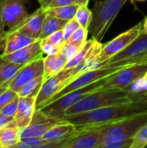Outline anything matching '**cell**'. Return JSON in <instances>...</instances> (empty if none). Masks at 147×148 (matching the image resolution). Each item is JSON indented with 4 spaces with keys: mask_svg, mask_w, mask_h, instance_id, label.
Listing matches in <instances>:
<instances>
[{
    "mask_svg": "<svg viewBox=\"0 0 147 148\" xmlns=\"http://www.w3.org/2000/svg\"><path fill=\"white\" fill-rule=\"evenodd\" d=\"M147 113V101L135 100L111 105L86 113L65 116L64 121L74 124L77 129L105 126L123 119Z\"/></svg>",
    "mask_w": 147,
    "mask_h": 148,
    "instance_id": "6da1fadb",
    "label": "cell"
},
{
    "mask_svg": "<svg viewBox=\"0 0 147 148\" xmlns=\"http://www.w3.org/2000/svg\"><path fill=\"white\" fill-rule=\"evenodd\" d=\"M132 101L134 100L132 99L130 95L125 89L101 88L89 94L69 108L66 111L65 116L86 113L101 108L125 103Z\"/></svg>",
    "mask_w": 147,
    "mask_h": 148,
    "instance_id": "7a4b0ae2",
    "label": "cell"
},
{
    "mask_svg": "<svg viewBox=\"0 0 147 148\" xmlns=\"http://www.w3.org/2000/svg\"><path fill=\"white\" fill-rule=\"evenodd\" d=\"M127 0H103L94 3L93 20L88 28L92 38L101 42Z\"/></svg>",
    "mask_w": 147,
    "mask_h": 148,
    "instance_id": "3957f363",
    "label": "cell"
},
{
    "mask_svg": "<svg viewBox=\"0 0 147 148\" xmlns=\"http://www.w3.org/2000/svg\"><path fill=\"white\" fill-rule=\"evenodd\" d=\"M146 123L147 113H145L106 125L103 133L102 148H109L116 142L133 140L138 131Z\"/></svg>",
    "mask_w": 147,
    "mask_h": 148,
    "instance_id": "277c9868",
    "label": "cell"
},
{
    "mask_svg": "<svg viewBox=\"0 0 147 148\" xmlns=\"http://www.w3.org/2000/svg\"><path fill=\"white\" fill-rule=\"evenodd\" d=\"M107 77L103 78V79H101L94 83H92L90 85H88L86 87L73 90V91L59 97L58 99H56L55 101H49V103H47L46 105H44L43 107L39 108V110L50 118L63 120V118L65 116V113L69 108H71L73 105H75L76 102H78L80 100L86 97L89 94L103 87L105 82L107 81Z\"/></svg>",
    "mask_w": 147,
    "mask_h": 148,
    "instance_id": "5b68a950",
    "label": "cell"
},
{
    "mask_svg": "<svg viewBox=\"0 0 147 148\" xmlns=\"http://www.w3.org/2000/svg\"><path fill=\"white\" fill-rule=\"evenodd\" d=\"M147 58V34L142 32L133 42L123 50L111 57L109 60L101 63L100 68L139 64Z\"/></svg>",
    "mask_w": 147,
    "mask_h": 148,
    "instance_id": "8992f818",
    "label": "cell"
},
{
    "mask_svg": "<svg viewBox=\"0 0 147 148\" xmlns=\"http://www.w3.org/2000/svg\"><path fill=\"white\" fill-rule=\"evenodd\" d=\"M126 67H129V66L128 65H121V66L102 67V68L94 69L85 71V72L80 74L75 78H74L66 87H64L58 94H56L49 101H55V100L58 99L59 97H61L73 90L86 87V86L94 83L103 78H107Z\"/></svg>",
    "mask_w": 147,
    "mask_h": 148,
    "instance_id": "52a82bcc",
    "label": "cell"
},
{
    "mask_svg": "<svg viewBox=\"0 0 147 148\" xmlns=\"http://www.w3.org/2000/svg\"><path fill=\"white\" fill-rule=\"evenodd\" d=\"M74 75V69H64L56 75L44 81L36 100V109L46 105L56 94H58L65 86L68 79Z\"/></svg>",
    "mask_w": 147,
    "mask_h": 148,
    "instance_id": "ba28073f",
    "label": "cell"
},
{
    "mask_svg": "<svg viewBox=\"0 0 147 148\" xmlns=\"http://www.w3.org/2000/svg\"><path fill=\"white\" fill-rule=\"evenodd\" d=\"M142 30L143 23H139L130 29L120 34L114 39L106 43L102 47V49L97 57L98 63L109 60L111 57L123 50L142 33Z\"/></svg>",
    "mask_w": 147,
    "mask_h": 148,
    "instance_id": "9c48e42d",
    "label": "cell"
},
{
    "mask_svg": "<svg viewBox=\"0 0 147 148\" xmlns=\"http://www.w3.org/2000/svg\"><path fill=\"white\" fill-rule=\"evenodd\" d=\"M105 126L78 129L77 134L68 140L62 148H102Z\"/></svg>",
    "mask_w": 147,
    "mask_h": 148,
    "instance_id": "30bf717a",
    "label": "cell"
},
{
    "mask_svg": "<svg viewBox=\"0 0 147 148\" xmlns=\"http://www.w3.org/2000/svg\"><path fill=\"white\" fill-rule=\"evenodd\" d=\"M28 0H0V11L4 27L14 28L23 23L29 16L26 9Z\"/></svg>",
    "mask_w": 147,
    "mask_h": 148,
    "instance_id": "8fae6325",
    "label": "cell"
},
{
    "mask_svg": "<svg viewBox=\"0 0 147 148\" xmlns=\"http://www.w3.org/2000/svg\"><path fill=\"white\" fill-rule=\"evenodd\" d=\"M147 71V64H136L126 67L107 77L103 88L125 89L136 80L142 78Z\"/></svg>",
    "mask_w": 147,
    "mask_h": 148,
    "instance_id": "7c38bea8",
    "label": "cell"
},
{
    "mask_svg": "<svg viewBox=\"0 0 147 148\" xmlns=\"http://www.w3.org/2000/svg\"><path fill=\"white\" fill-rule=\"evenodd\" d=\"M78 129L76 127L66 121H62L51 127L42 137L47 141L45 148H62V146L76 135Z\"/></svg>",
    "mask_w": 147,
    "mask_h": 148,
    "instance_id": "4fadbf2b",
    "label": "cell"
},
{
    "mask_svg": "<svg viewBox=\"0 0 147 148\" xmlns=\"http://www.w3.org/2000/svg\"><path fill=\"white\" fill-rule=\"evenodd\" d=\"M44 72V57H39L24 66L18 71L16 76L9 83L8 88L18 94L19 90L29 81L43 75Z\"/></svg>",
    "mask_w": 147,
    "mask_h": 148,
    "instance_id": "5bb4252c",
    "label": "cell"
},
{
    "mask_svg": "<svg viewBox=\"0 0 147 148\" xmlns=\"http://www.w3.org/2000/svg\"><path fill=\"white\" fill-rule=\"evenodd\" d=\"M64 120L50 118L36 109L31 122L28 127L21 130V139L23 138H42L43 135L55 125Z\"/></svg>",
    "mask_w": 147,
    "mask_h": 148,
    "instance_id": "9a60e30c",
    "label": "cell"
},
{
    "mask_svg": "<svg viewBox=\"0 0 147 148\" xmlns=\"http://www.w3.org/2000/svg\"><path fill=\"white\" fill-rule=\"evenodd\" d=\"M36 41L38 40L35 39L30 34L26 32L19 26L9 29V30L6 31L4 49L2 54H10L15 52Z\"/></svg>",
    "mask_w": 147,
    "mask_h": 148,
    "instance_id": "2e32d148",
    "label": "cell"
},
{
    "mask_svg": "<svg viewBox=\"0 0 147 148\" xmlns=\"http://www.w3.org/2000/svg\"><path fill=\"white\" fill-rule=\"evenodd\" d=\"M4 59L16 64L25 65L39 57L43 56V52L41 47V41L38 40L23 49L10 54L1 55Z\"/></svg>",
    "mask_w": 147,
    "mask_h": 148,
    "instance_id": "e0dca14e",
    "label": "cell"
},
{
    "mask_svg": "<svg viewBox=\"0 0 147 148\" xmlns=\"http://www.w3.org/2000/svg\"><path fill=\"white\" fill-rule=\"evenodd\" d=\"M36 96H19L15 123L20 130L28 127L31 122L36 110Z\"/></svg>",
    "mask_w": 147,
    "mask_h": 148,
    "instance_id": "ac0fdd59",
    "label": "cell"
},
{
    "mask_svg": "<svg viewBox=\"0 0 147 148\" xmlns=\"http://www.w3.org/2000/svg\"><path fill=\"white\" fill-rule=\"evenodd\" d=\"M46 15H47L46 9L40 7L35 12L29 14V16L26 18V20L18 26L21 27L29 34H30L35 39L40 40Z\"/></svg>",
    "mask_w": 147,
    "mask_h": 148,
    "instance_id": "d6986e66",
    "label": "cell"
},
{
    "mask_svg": "<svg viewBox=\"0 0 147 148\" xmlns=\"http://www.w3.org/2000/svg\"><path fill=\"white\" fill-rule=\"evenodd\" d=\"M67 60L59 53L44 57V80H47L65 69Z\"/></svg>",
    "mask_w": 147,
    "mask_h": 148,
    "instance_id": "ffe728a7",
    "label": "cell"
},
{
    "mask_svg": "<svg viewBox=\"0 0 147 148\" xmlns=\"http://www.w3.org/2000/svg\"><path fill=\"white\" fill-rule=\"evenodd\" d=\"M24 65L16 64L4 59L0 55V84L2 87L8 88L9 83L16 76L18 71Z\"/></svg>",
    "mask_w": 147,
    "mask_h": 148,
    "instance_id": "44dd1931",
    "label": "cell"
},
{
    "mask_svg": "<svg viewBox=\"0 0 147 148\" xmlns=\"http://www.w3.org/2000/svg\"><path fill=\"white\" fill-rule=\"evenodd\" d=\"M21 130L16 123L0 129V148L16 147L21 139Z\"/></svg>",
    "mask_w": 147,
    "mask_h": 148,
    "instance_id": "7402d4cb",
    "label": "cell"
},
{
    "mask_svg": "<svg viewBox=\"0 0 147 148\" xmlns=\"http://www.w3.org/2000/svg\"><path fill=\"white\" fill-rule=\"evenodd\" d=\"M68 22V21H67V20L61 19L59 17L47 14L46 17L44 19V23H43V26H42V31L41 34L40 40L49 36V35H51L52 33H54L55 31L63 29V28L65 27V25L67 24Z\"/></svg>",
    "mask_w": 147,
    "mask_h": 148,
    "instance_id": "603a6c76",
    "label": "cell"
},
{
    "mask_svg": "<svg viewBox=\"0 0 147 148\" xmlns=\"http://www.w3.org/2000/svg\"><path fill=\"white\" fill-rule=\"evenodd\" d=\"M78 7H79V4L76 3V4H73V5L49 8V9H46V11H47V14L52 15L54 16L61 18V19L70 21L75 18Z\"/></svg>",
    "mask_w": 147,
    "mask_h": 148,
    "instance_id": "cb8c5ba5",
    "label": "cell"
},
{
    "mask_svg": "<svg viewBox=\"0 0 147 148\" xmlns=\"http://www.w3.org/2000/svg\"><path fill=\"white\" fill-rule=\"evenodd\" d=\"M125 90L133 100H144V96L147 94V81L143 77L139 78L127 86Z\"/></svg>",
    "mask_w": 147,
    "mask_h": 148,
    "instance_id": "d4e9b609",
    "label": "cell"
},
{
    "mask_svg": "<svg viewBox=\"0 0 147 148\" xmlns=\"http://www.w3.org/2000/svg\"><path fill=\"white\" fill-rule=\"evenodd\" d=\"M43 75L38 76L29 82H27L18 92L19 96H37L39 90L41 89L44 82Z\"/></svg>",
    "mask_w": 147,
    "mask_h": 148,
    "instance_id": "484cf974",
    "label": "cell"
},
{
    "mask_svg": "<svg viewBox=\"0 0 147 148\" xmlns=\"http://www.w3.org/2000/svg\"><path fill=\"white\" fill-rule=\"evenodd\" d=\"M95 42H96V40H94V38H92L91 40H88L86 42V43L84 44V46L81 49V50L72 59H70L67 62L65 69H72V68L78 66L87 57L90 49L92 48V46L94 44Z\"/></svg>",
    "mask_w": 147,
    "mask_h": 148,
    "instance_id": "4316f807",
    "label": "cell"
},
{
    "mask_svg": "<svg viewBox=\"0 0 147 148\" xmlns=\"http://www.w3.org/2000/svg\"><path fill=\"white\" fill-rule=\"evenodd\" d=\"M75 19L77 21L81 27L88 29L93 20V11L89 10L88 6L79 5L75 13Z\"/></svg>",
    "mask_w": 147,
    "mask_h": 148,
    "instance_id": "83f0119b",
    "label": "cell"
},
{
    "mask_svg": "<svg viewBox=\"0 0 147 148\" xmlns=\"http://www.w3.org/2000/svg\"><path fill=\"white\" fill-rule=\"evenodd\" d=\"M89 30L88 29L83 28V27H79L75 32L74 34L71 36V37L67 41L68 42H71V43H75L80 46H83L86 42L88 41V36Z\"/></svg>",
    "mask_w": 147,
    "mask_h": 148,
    "instance_id": "f1b7e54d",
    "label": "cell"
},
{
    "mask_svg": "<svg viewBox=\"0 0 147 148\" xmlns=\"http://www.w3.org/2000/svg\"><path fill=\"white\" fill-rule=\"evenodd\" d=\"M147 146V123L145 124L133 137L130 148H144Z\"/></svg>",
    "mask_w": 147,
    "mask_h": 148,
    "instance_id": "f546056e",
    "label": "cell"
},
{
    "mask_svg": "<svg viewBox=\"0 0 147 148\" xmlns=\"http://www.w3.org/2000/svg\"><path fill=\"white\" fill-rule=\"evenodd\" d=\"M84 46V45H83ZM83 46H80L75 43H71V42H66L63 46L62 47L61 50H60V54L67 60H70L72 59L80 50Z\"/></svg>",
    "mask_w": 147,
    "mask_h": 148,
    "instance_id": "4dcf8cb0",
    "label": "cell"
},
{
    "mask_svg": "<svg viewBox=\"0 0 147 148\" xmlns=\"http://www.w3.org/2000/svg\"><path fill=\"white\" fill-rule=\"evenodd\" d=\"M42 40H44L46 42H49L50 43H53L56 46H59V47H62L63 44L65 43V38H64V34H63V29H61V30H58V31H55L54 33H52L51 35H49V36L42 39Z\"/></svg>",
    "mask_w": 147,
    "mask_h": 148,
    "instance_id": "1f68e13d",
    "label": "cell"
},
{
    "mask_svg": "<svg viewBox=\"0 0 147 148\" xmlns=\"http://www.w3.org/2000/svg\"><path fill=\"white\" fill-rule=\"evenodd\" d=\"M18 101H19V96L14 99L13 101H11L10 102H9L8 104H6L4 107H3L0 109V113L4 115L15 118L16 111H17V108H18Z\"/></svg>",
    "mask_w": 147,
    "mask_h": 148,
    "instance_id": "d6a6232c",
    "label": "cell"
},
{
    "mask_svg": "<svg viewBox=\"0 0 147 148\" xmlns=\"http://www.w3.org/2000/svg\"><path fill=\"white\" fill-rule=\"evenodd\" d=\"M19 95L16 92L13 91L12 89L7 88L1 95H0V109L4 107L6 104L13 101L14 99L17 98Z\"/></svg>",
    "mask_w": 147,
    "mask_h": 148,
    "instance_id": "836d02e7",
    "label": "cell"
},
{
    "mask_svg": "<svg viewBox=\"0 0 147 148\" xmlns=\"http://www.w3.org/2000/svg\"><path fill=\"white\" fill-rule=\"evenodd\" d=\"M80 27V24L77 23V21L74 18L70 21H68L67 23V24L65 25V27L63 28V34H64V38H65V42H67L71 36L74 34V32Z\"/></svg>",
    "mask_w": 147,
    "mask_h": 148,
    "instance_id": "e575fe53",
    "label": "cell"
},
{
    "mask_svg": "<svg viewBox=\"0 0 147 148\" xmlns=\"http://www.w3.org/2000/svg\"><path fill=\"white\" fill-rule=\"evenodd\" d=\"M41 41V47H42V50L43 52V54L47 55V56H50V55H55L60 52L61 50V47L56 46L53 43H50L49 42H46L44 40H40Z\"/></svg>",
    "mask_w": 147,
    "mask_h": 148,
    "instance_id": "d590c367",
    "label": "cell"
},
{
    "mask_svg": "<svg viewBox=\"0 0 147 148\" xmlns=\"http://www.w3.org/2000/svg\"><path fill=\"white\" fill-rule=\"evenodd\" d=\"M76 3H77V0H53L50 3V4L48 6L47 9L61 7V6H67V5H73V4H76Z\"/></svg>",
    "mask_w": 147,
    "mask_h": 148,
    "instance_id": "8d00e7d4",
    "label": "cell"
},
{
    "mask_svg": "<svg viewBox=\"0 0 147 148\" xmlns=\"http://www.w3.org/2000/svg\"><path fill=\"white\" fill-rule=\"evenodd\" d=\"M14 122H15L14 117L7 116V115H4L0 113V129L3 128L5 127H8Z\"/></svg>",
    "mask_w": 147,
    "mask_h": 148,
    "instance_id": "74e56055",
    "label": "cell"
},
{
    "mask_svg": "<svg viewBox=\"0 0 147 148\" xmlns=\"http://www.w3.org/2000/svg\"><path fill=\"white\" fill-rule=\"evenodd\" d=\"M38 3H40V7H42L44 9H47L48 6L50 4V3L53 1V0H37Z\"/></svg>",
    "mask_w": 147,
    "mask_h": 148,
    "instance_id": "f35d334b",
    "label": "cell"
},
{
    "mask_svg": "<svg viewBox=\"0 0 147 148\" xmlns=\"http://www.w3.org/2000/svg\"><path fill=\"white\" fill-rule=\"evenodd\" d=\"M5 36H6V31L0 35V51L3 50L4 49V42H5Z\"/></svg>",
    "mask_w": 147,
    "mask_h": 148,
    "instance_id": "ab89813d",
    "label": "cell"
},
{
    "mask_svg": "<svg viewBox=\"0 0 147 148\" xmlns=\"http://www.w3.org/2000/svg\"><path fill=\"white\" fill-rule=\"evenodd\" d=\"M4 24H3V21L2 18V15H1V11H0V35H2L3 33H4Z\"/></svg>",
    "mask_w": 147,
    "mask_h": 148,
    "instance_id": "60d3db41",
    "label": "cell"
},
{
    "mask_svg": "<svg viewBox=\"0 0 147 148\" xmlns=\"http://www.w3.org/2000/svg\"><path fill=\"white\" fill-rule=\"evenodd\" d=\"M89 1H90V0H77V3H78L79 5H85V6H88Z\"/></svg>",
    "mask_w": 147,
    "mask_h": 148,
    "instance_id": "b9f144b4",
    "label": "cell"
},
{
    "mask_svg": "<svg viewBox=\"0 0 147 148\" xmlns=\"http://www.w3.org/2000/svg\"><path fill=\"white\" fill-rule=\"evenodd\" d=\"M142 32L147 34V16L145 17V19L143 21V30H142Z\"/></svg>",
    "mask_w": 147,
    "mask_h": 148,
    "instance_id": "7bdbcfd3",
    "label": "cell"
},
{
    "mask_svg": "<svg viewBox=\"0 0 147 148\" xmlns=\"http://www.w3.org/2000/svg\"><path fill=\"white\" fill-rule=\"evenodd\" d=\"M139 64H147V58L144 59L142 62H140V63H139Z\"/></svg>",
    "mask_w": 147,
    "mask_h": 148,
    "instance_id": "ee69618b",
    "label": "cell"
},
{
    "mask_svg": "<svg viewBox=\"0 0 147 148\" xmlns=\"http://www.w3.org/2000/svg\"><path fill=\"white\" fill-rule=\"evenodd\" d=\"M6 88H5V87L0 88V95H1V94H2V93H3V91L5 90V89H6Z\"/></svg>",
    "mask_w": 147,
    "mask_h": 148,
    "instance_id": "f6af8a7d",
    "label": "cell"
},
{
    "mask_svg": "<svg viewBox=\"0 0 147 148\" xmlns=\"http://www.w3.org/2000/svg\"><path fill=\"white\" fill-rule=\"evenodd\" d=\"M143 78L146 80V81H147V71L145 73V75H144V76H143Z\"/></svg>",
    "mask_w": 147,
    "mask_h": 148,
    "instance_id": "bcb514c9",
    "label": "cell"
},
{
    "mask_svg": "<svg viewBox=\"0 0 147 148\" xmlns=\"http://www.w3.org/2000/svg\"><path fill=\"white\" fill-rule=\"evenodd\" d=\"M144 100H145L146 101H147V94L145 95V96H144Z\"/></svg>",
    "mask_w": 147,
    "mask_h": 148,
    "instance_id": "7dc6e473",
    "label": "cell"
},
{
    "mask_svg": "<svg viewBox=\"0 0 147 148\" xmlns=\"http://www.w3.org/2000/svg\"><path fill=\"white\" fill-rule=\"evenodd\" d=\"M132 1H146V0H132Z\"/></svg>",
    "mask_w": 147,
    "mask_h": 148,
    "instance_id": "c3c4849f",
    "label": "cell"
},
{
    "mask_svg": "<svg viewBox=\"0 0 147 148\" xmlns=\"http://www.w3.org/2000/svg\"><path fill=\"white\" fill-rule=\"evenodd\" d=\"M0 88H3V87H2V86H1V84H0Z\"/></svg>",
    "mask_w": 147,
    "mask_h": 148,
    "instance_id": "681fc988",
    "label": "cell"
}]
</instances>
